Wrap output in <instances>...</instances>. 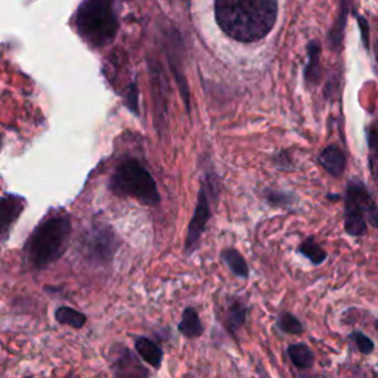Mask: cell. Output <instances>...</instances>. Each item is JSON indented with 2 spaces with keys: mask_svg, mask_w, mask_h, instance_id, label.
I'll return each instance as SVG.
<instances>
[{
  "mask_svg": "<svg viewBox=\"0 0 378 378\" xmlns=\"http://www.w3.org/2000/svg\"><path fill=\"white\" fill-rule=\"evenodd\" d=\"M222 31L241 43H255L271 33L278 16L277 0H214Z\"/></svg>",
  "mask_w": 378,
  "mask_h": 378,
  "instance_id": "6da1fadb",
  "label": "cell"
},
{
  "mask_svg": "<svg viewBox=\"0 0 378 378\" xmlns=\"http://www.w3.org/2000/svg\"><path fill=\"white\" fill-rule=\"evenodd\" d=\"M121 0H83L74 26L80 38L92 48L114 42L118 33V5Z\"/></svg>",
  "mask_w": 378,
  "mask_h": 378,
  "instance_id": "7a4b0ae2",
  "label": "cell"
},
{
  "mask_svg": "<svg viewBox=\"0 0 378 378\" xmlns=\"http://www.w3.org/2000/svg\"><path fill=\"white\" fill-rule=\"evenodd\" d=\"M71 221L67 214L46 218L31 233L26 245L27 260L35 269H45L57 262L68 247Z\"/></svg>",
  "mask_w": 378,
  "mask_h": 378,
  "instance_id": "3957f363",
  "label": "cell"
},
{
  "mask_svg": "<svg viewBox=\"0 0 378 378\" xmlns=\"http://www.w3.org/2000/svg\"><path fill=\"white\" fill-rule=\"evenodd\" d=\"M110 188L117 196H130L145 206H157L161 200L154 177L133 158L118 165L110 179Z\"/></svg>",
  "mask_w": 378,
  "mask_h": 378,
  "instance_id": "277c9868",
  "label": "cell"
},
{
  "mask_svg": "<svg viewBox=\"0 0 378 378\" xmlns=\"http://www.w3.org/2000/svg\"><path fill=\"white\" fill-rule=\"evenodd\" d=\"M345 230L350 237L367 233V218L377 209L374 198L361 182H350L345 195Z\"/></svg>",
  "mask_w": 378,
  "mask_h": 378,
  "instance_id": "5b68a950",
  "label": "cell"
},
{
  "mask_svg": "<svg viewBox=\"0 0 378 378\" xmlns=\"http://www.w3.org/2000/svg\"><path fill=\"white\" fill-rule=\"evenodd\" d=\"M207 181L201 185L200 192H198L196 198V206L192 214V219L188 226L187 232V238L184 244V251L187 256H191L195 253V250L198 248V244H200V240L203 237V233L206 232L207 223L211 219V204H210V196L211 195H218V189L214 188V184L210 176H207Z\"/></svg>",
  "mask_w": 378,
  "mask_h": 378,
  "instance_id": "8992f818",
  "label": "cell"
},
{
  "mask_svg": "<svg viewBox=\"0 0 378 378\" xmlns=\"http://www.w3.org/2000/svg\"><path fill=\"white\" fill-rule=\"evenodd\" d=\"M82 245L83 253L89 260L96 265H106L114 259L118 240L110 226L95 225L83 237Z\"/></svg>",
  "mask_w": 378,
  "mask_h": 378,
  "instance_id": "52a82bcc",
  "label": "cell"
},
{
  "mask_svg": "<svg viewBox=\"0 0 378 378\" xmlns=\"http://www.w3.org/2000/svg\"><path fill=\"white\" fill-rule=\"evenodd\" d=\"M111 365L114 378H150V371L128 348L118 346Z\"/></svg>",
  "mask_w": 378,
  "mask_h": 378,
  "instance_id": "ba28073f",
  "label": "cell"
},
{
  "mask_svg": "<svg viewBox=\"0 0 378 378\" xmlns=\"http://www.w3.org/2000/svg\"><path fill=\"white\" fill-rule=\"evenodd\" d=\"M26 209V200L20 195L0 196V237L11 229Z\"/></svg>",
  "mask_w": 378,
  "mask_h": 378,
  "instance_id": "9c48e42d",
  "label": "cell"
},
{
  "mask_svg": "<svg viewBox=\"0 0 378 378\" xmlns=\"http://www.w3.org/2000/svg\"><path fill=\"white\" fill-rule=\"evenodd\" d=\"M319 163L331 176L338 177L346 170V155L337 145H328L321 152Z\"/></svg>",
  "mask_w": 378,
  "mask_h": 378,
  "instance_id": "30bf717a",
  "label": "cell"
},
{
  "mask_svg": "<svg viewBox=\"0 0 378 378\" xmlns=\"http://www.w3.org/2000/svg\"><path fill=\"white\" fill-rule=\"evenodd\" d=\"M177 331L185 338H198L204 334V326L194 306H187L182 312L181 322L177 323Z\"/></svg>",
  "mask_w": 378,
  "mask_h": 378,
  "instance_id": "8fae6325",
  "label": "cell"
},
{
  "mask_svg": "<svg viewBox=\"0 0 378 378\" xmlns=\"http://www.w3.org/2000/svg\"><path fill=\"white\" fill-rule=\"evenodd\" d=\"M135 350L142 361H145L148 365H151L155 369H158L161 364H163V357H165L163 349H161L157 343H154V341L150 340L148 337H138L135 340Z\"/></svg>",
  "mask_w": 378,
  "mask_h": 378,
  "instance_id": "7c38bea8",
  "label": "cell"
},
{
  "mask_svg": "<svg viewBox=\"0 0 378 378\" xmlns=\"http://www.w3.org/2000/svg\"><path fill=\"white\" fill-rule=\"evenodd\" d=\"M247 318H248L247 304L240 299H233L228 306L226 328L235 338L237 333L247 323Z\"/></svg>",
  "mask_w": 378,
  "mask_h": 378,
  "instance_id": "4fadbf2b",
  "label": "cell"
},
{
  "mask_svg": "<svg viewBox=\"0 0 378 378\" xmlns=\"http://www.w3.org/2000/svg\"><path fill=\"white\" fill-rule=\"evenodd\" d=\"M221 257L233 277H237L240 279H248L250 266H248L245 257L240 253L237 248L228 247V248L222 250Z\"/></svg>",
  "mask_w": 378,
  "mask_h": 378,
  "instance_id": "5bb4252c",
  "label": "cell"
},
{
  "mask_svg": "<svg viewBox=\"0 0 378 378\" xmlns=\"http://www.w3.org/2000/svg\"><path fill=\"white\" fill-rule=\"evenodd\" d=\"M287 356L297 369H311L315 364L313 350L306 343H294L287 348Z\"/></svg>",
  "mask_w": 378,
  "mask_h": 378,
  "instance_id": "9a60e30c",
  "label": "cell"
},
{
  "mask_svg": "<svg viewBox=\"0 0 378 378\" xmlns=\"http://www.w3.org/2000/svg\"><path fill=\"white\" fill-rule=\"evenodd\" d=\"M367 140H368L369 172H371V176L377 179L378 177V111L375 113L374 118L369 123Z\"/></svg>",
  "mask_w": 378,
  "mask_h": 378,
  "instance_id": "2e32d148",
  "label": "cell"
},
{
  "mask_svg": "<svg viewBox=\"0 0 378 378\" xmlns=\"http://www.w3.org/2000/svg\"><path fill=\"white\" fill-rule=\"evenodd\" d=\"M308 65L304 67V80L306 83L318 84L321 80V45L316 40H311L308 45Z\"/></svg>",
  "mask_w": 378,
  "mask_h": 378,
  "instance_id": "e0dca14e",
  "label": "cell"
},
{
  "mask_svg": "<svg viewBox=\"0 0 378 378\" xmlns=\"http://www.w3.org/2000/svg\"><path fill=\"white\" fill-rule=\"evenodd\" d=\"M297 253L301 255L303 257L308 259L313 266H319L322 263H326L328 253L323 250L318 241L313 237L306 238L297 248Z\"/></svg>",
  "mask_w": 378,
  "mask_h": 378,
  "instance_id": "ac0fdd59",
  "label": "cell"
},
{
  "mask_svg": "<svg viewBox=\"0 0 378 378\" xmlns=\"http://www.w3.org/2000/svg\"><path fill=\"white\" fill-rule=\"evenodd\" d=\"M55 318L62 326H68L76 330L82 328L86 323V316L73 308H68V306H61V308H58L55 312Z\"/></svg>",
  "mask_w": 378,
  "mask_h": 378,
  "instance_id": "d6986e66",
  "label": "cell"
},
{
  "mask_svg": "<svg viewBox=\"0 0 378 378\" xmlns=\"http://www.w3.org/2000/svg\"><path fill=\"white\" fill-rule=\"evenodd\" d=\"M277 328L284 334L300 335L304 333V326L301 321L291 312H281L277 318Z\"/></svg>",
  "mask_w": 378,
  "mask_h": 378,
  "instance_id": "ffe728a7",
  "label": "cell"
},
{
  "mask_svg": "<svg viewBox=\"0 0 378 378\" xmlns=\"http://www.w3.org/2000/svg\"><path fill=\"white\" fill-rule=\"evenodd\" d=\"M263 196L269 206L279 207V209H288L296 203V196L293 194L282 192L278 189H271V188L263 191Z\"/></svg>",
  "mask_w": 378,
  "mask_h": 378,
  "instance_id": "44dd1931",
  "label": "cell"
},
{
  "mask_svg": "<svg viewBox=\"0 0 378 378\" xmlns=\"http://www.w3.org/2000/svg\"><path fill=\"white\" fill-rule=\"evenodd\" d=\"M349 340H352L356 349L361 352L362 355H371L375 349V345H374V341L365 335L362 331H359V330H355L353 333L349 334Z\"/></svg>",
  "mask_w": 378,
  "mask_h": 378,
  "instance_id": "7402d4cb",
  "label": "cell"
},
{
  "mask_svg": "<svg viewBox=\"0 0 378 378\" xmlns=\"http://www.w3.org/2000/svg\"><path fill=\"white\" fill-rule=\"evenodd\" d=\"M138 98H139V91L136 83H130L128 86V91H126V105H128L129 110L133 114H139V105H138Z\"/></svg>",
  "mask_w": 378,
  "mask_h": 378,
  "instance_id": "603a6c76",
  "label": "cell"
},
{
  "mask_svg": "<svg viewBox=\"0 0 378 378\" xmlns=\"http://www.w3.org/2000/svg\"><path fill=\"white\" fill-rule=\"evenodd\" d=\"M357 24L361 27V34H362V43L365 46V49L369 48V26L368 21L362 15H357Z\"/></svg>",
  "mask_w": 378,
  "mask_h": 378,
  "instance_id": "cb8c5ba5",
  "label": "cell"
},
{
  "mask_svg": "<svg viewBox=\"0 0 378 378\" xmlns=\"http://www.w3.org/2000/svg\"><path fill=\"white\" fill-rule=\"evenodd\" d=\"M282 163H285V165H284L285 169H290V167H291L290 157H288V154H287L285 151L279 152L278 157H277V166H278V167H282Z\"/></svg>",
  "mask_w": 378,
  "mask_h": 378,
  "instance_id": "d4e9b609",
  "label": "cell"
},
{
  "mask_svg": "<svg viewBox=\"0 0 378 378\" xmlns=\"http://www.w3.org/2000/svg\"><path fill=\"white\" fill-rule=\"evenodd\" d=\"M367 223H369L372 228L378 229V207L368 216L367 218Z\"/></svg>",
  "mask_w": 378,
  "mask_h": 378,
  "instance_id": "484cf974",
  "label": "cell"
},
{
  "mask_svg": "<svg viewBox=\"0 0 378 378\" xmlns=\"http://www.w3.org/2000/svg\"><path fill=\"white\" fill-rule=\"evenodd\" d=\"M375 58H377V64H378V40L375 42Z\"/></svg>",
  "mask_w": 378,
  "mask_h": 378,
  "instance_id": "4316f807",
  "label": "cell"
},
{
  "mask_svg": "<svg viewBox=\"0 0 378 378\" xmlns=\"http://www.w3.org/2000/svg\"><path fill=\"white\" fill-rule=\"evenodd\" d=\"M374 327H375V330H377V333H378V319L374 321Z\"/></svg>",
  "mask_w": 378,
  "mask_h": 378,
  "instance_id": "83f0119b",
  "label": "cell"
}]
</instances>
